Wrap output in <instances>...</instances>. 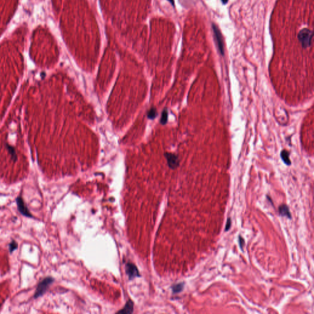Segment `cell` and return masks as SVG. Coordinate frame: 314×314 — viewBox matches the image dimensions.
Listing matches in <instances>:
<instances>
[{
    "label": "cell",
    "mask_w": 314,
    "mask_h": 314,
    "mask_svg": "<svg viewBox=\"0 0 314 314\" xmlns=\"http://www.w3.org/2000/svg\"><path fill=\"white\" fill-rule=\"evenodd\" d=\"M298 38L303 48L307 49L311 46L313 38L312 31L308 29H302L298 35Z\"/></svg>",
    "instance_id": "1"
},
{
    "label": "cell",
    "mask_w": 314,
    "mask_h": 314,
    "mask_svg": "<svg viewBox=\"0 0 314 314\" xmlns=\"http://www.w3.org/2000/svg\"><path fill=\"white\" fill-rule=\"evenodd\" d=\"M54 282V279L52 277H47L41 281L38 285L36 290L34 294V298L37 299L42 296L47 291L49 287Z\"/></svg>",
    "instance_id": "2"
},
{
    "label": "cell",
    "mask_w": 314,
    "mask_h": 314,
    "mask_svg": "<svg viewBox=\"0 0 314 314\" xmlns=\"http://www.w3.org/2000/svg\"><path fill=\"white\" fill-rule=\"evenodd\" d=\"M212 28L213 29L214 39L215 41L217 47L220 54L223 56L225 55V49H224V43H223V37H222L221 31L217 27V26L214 24H212Z\"/></svg>",
    "instance_id": "3"
},
{
    "label": "cell",
    "mask_w": 314,
    "mask_h": 314,
    "mask_svg": "<svg viewBox=\"0 0 314 314\" xmlns=\"http://www.w3.org/2000/svg\"><path fill=\"white\" fill-rule=\"evenodd\" d=\"M15 201H16V204L17 206L18 210L22 215H24V217H28V218H31V219L34 218L33 215L30 213L28 207L27 206L25 202H24V201L23 200V198L21 197V196H19L16 198Z\"/></svg>",
    "instance_id": "4"
},
{
    "label": "cell",
    "mask_w": 314,
    "mask_h": 314,
    "mask_svg": "<svg viewBox=\"0 0 314 314\" xmlns=\"http://www.w3.org/2000/svg\"><path fill=\"white\" fill-rule=\"evenodd\" d=\"M164 156L165 157V158L167 160L168 166L171 169L175 170L179 167V164H180V160H179V157L177 155H176L175 154L172 153L166 152V153H164Z\"/></svg>",
    "instance_id": "5"
},
{
    "label": "cell",
    "mask_w": 314,
    "mask_h": 314,
    "mask_svg": "<svg viewBox=\"0 0 314 314\" xmlns=\"http://www.w3.org/2000/svg\"><path fill=\"white\" fill-rule=\"evenodd\" d=\"M126 272L130 280L139 276V272L136 266L133 263H128L126 265Z\"/></svg>",
    "instance_id": "6"
},
{
    "label": "cell",
    "mask_w": 314,
    "mask_h": 314,
    "mask_svg": "<svg viewBox=\"0 0 314 314\" xmlns=\"http://www.w3.org/2000/svg\"><path fill=\"white\" fill-rule=\"evenodd\" d=\"M133 307H134L133 303L131 300H129L126 303V304H125V307L121 311H118V313H120V314H131L133 312Z\"/></svg>",
    "instance_id": "7"
},
{
    "label": "cell",
    "mask_w": 314,
    "mask_h": 314,
    "mask_svg": "<svg viewBox=\"0 0 314 314\" xmlns=\"http://www.w3.org/2000/svg\"><path fill=\"white\" fill-rule=\"evenodd\" d=\"M279 214L282 216L286 217L288 219H291V213L290 212L289 208H288V207L286 205L282 204V205L280 206V207H279Z\"/></svg>",
    "instance_id": "8"
},
{
    "label": "cell",
    "mask_w": 314,
    "mask_h": 314,
    "mask_svg": "<svg viewBox=\"0 0 314 314\" xmlns=\"http://www.w3.org/2000/svg\"><path fill=\"white\" fill-rule=\"evenodd\" d=\"M281 157L284 163H285L287 166H290L291 164V160L290 159V153L286 150H282L281 153Z\"/></svg>",
    "instance_id": "9"
},
{
    "label": "cell",
    "mask_w": 314,
    "mask_h": 314,
    "mask_svg": "<svg viewBox=\"0 0 314 314\" xmlns=\"http://www.w3.org/2000/svg\"><path fill=\"white\" fill-rule=\"evenodd\" d=\"M168 113L167 109H165L163 110L162 113L160 120V123L161 125H165L168 122Z\"/></svg>",
    "instance_id": "10"
},
{
    "label": "cell",
    "mask_w": 314,
    "mask_h": 314,
    "mask_svg": "<svg viewBox=\"0 0 314 314\" xmlns=\"http://www.w3.org/2000/svg\"><path fill=\"white\" fill-rule=\"evenodd\" d=\"M18 249V244L15 241H12L9 244V251L10 254H12L14 251Z\"/></svg>",
    "instance_id": "11"
},
{
    "label": "cell",
    "mask_w": 314,
    "mask_h": 314,
    "mask_svg": "<svg viewBox=\"0 0 314 314\" xmlns=\"http://www.w3.org/2000/svg\"><path fill=\"white\" fill-rule=\"evenodd\" d=\"M157 111L156 108H151L147 113L148 118L151 120H153L157 117Z\"/></svg>",
    "instance_id": "12"
},
{
    "label": "cell",
    "mask_w": 314,
    "mask_h": 314,
    "mask_svg": "<svg viewBox=\"0 0 314 314\" xmlns=\"http://www.w3.org/2000/svg\"><path fill=\"white\" fill-rule=\"evenodd\" d=\"M184 284L183 283H180V284H177L173 286L172 287V291L173 293H179L180 292L183 288H184Z\"/></svg>",
    "instance_id": "13"
},
{
    "label": "cell",
    "mask_w": 314,
    "mask_h": 314,
    "mask_svg": "<svg viewBox=\"0 0 314 314\" xmlns=\"http://www.w3.org/2000/svg\"><path fill=\"white\" fill-rule=\"evenodd\" d=\"M231 220L230 218H228V220H227V224H226V227H225V231H228L229 229L231 228Z\"/></svg>",
    "instance_id": "14"
},
{
    "label": "cell",
    "mask_w": 314,
    "mask_h": 314,
    "mask_svg": "<svg viewBox=\"0 0 314 314\" xmlns=\"http://www.w3.org/2000/svg\"><path fill=\"white\" fill-rule=\"evenodd\" d=\"M239 245H240V247L241 248V249L242 250L243 249V246L245 244V242H244V239L241 237V236H239Z\"/></svg>",
    "instance_id": "15"
},
{
    "label": "cell",
    "mask_w": 314,
    "mask_h": 314,
    "mask_svg": "<svg viewBox=\"0 0 314 314\" xmlns=\"http://www.w3.org/2000/svg\"><path fill=\"white\" fill-rule=\"evenodd\" d=\"M221 1H222V3H223V4H227V3H228V0H221Z\"/></svg>",
    "instance_id": "16"
},
{
    "label": "cell",
    "mask_w": 314,
    "mask_h": 314,
    "mask_svg": "<svg viewBox=\"0 0 314 314\" xmlns=\"http://www.w3.org/2000/svg\"><path fill=\"white\" fill-rule=\"evenodd\" d=\"M171 4H172V6H174V0H168Z\"/></svg>",
    "instance_id": "17"
}]
</instances>
